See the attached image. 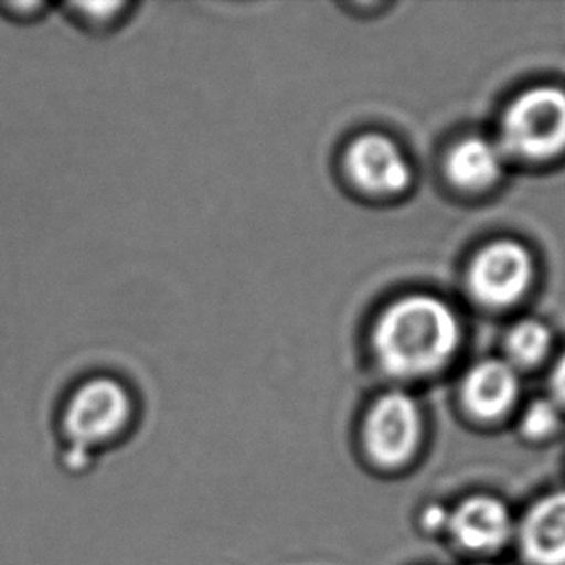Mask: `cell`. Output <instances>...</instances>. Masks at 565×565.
Segmentation results:
<instances>
[{
    "label": "cell",
    "instance_id": "1",
    "mask_svg": "<svg viewBox=\"0 0 565 565\" xmlns=\"http://www.w3.org/2000/svg\"><path fill=\"white\" fill-rule=\"evenodd\" d=\"M459 324L450 307L430 296L399 299L382 315L375 332L376 358L386 373L415 379L450 361Z\"/></svg>",
    "mask_w": 565,
    "mask_h": 565
},
{
    "label": "cell",
    "instance_id": "2",
    "mask_svg": "<svg viewBox=\"0 0 565 565\" xmlns=\"http://www.w3.org/2000/svg\"><path fill=\"white\" fill-rule=\"evenodd\" d=\"M504 146L527 159H544L565 149V92L535 87L505 113Z\"/></svg>",
    "mask_w": 565,
    "mask_h": 565
},
{
    "label": "cell",
    "instance_id": "3",
    "mask_svg": "<svg viewBox=\"0 0 565 565\" xmlns=\"http://www.w3.org/2000/svg\"><path fill=\"white\" fill-rule=\"evenodd\" d=\"M130 415L126 390L115 381L97 379L77 390L66 412V433L77 448L116 435Z\"/></svg>",
    "mask_w": 565,
    "mask_h": 565
},
{
    "label": "cell",
    "instance_id": "4",
    "mask_svg": "<svg viewBox=\"0 0 565 565\" xmlns=\"http://www.w3.org/2000/svg\"><path fill=\"white\" fill-rule=\"evenodd\" d=\"M533 280V259L523 245L497 242L484 247L469 273L475 298L492 307L510 306Z\"/></svg>",
    "mask_w": 565,
    "mask_h": 565
},
{
    "label": "cell",
    "instance_id": "5",
    "mask_svg": "<svg viewBox=\"0 0 565 565\" xmlns=\"http://www.w3.org/2000/svg\"><path fill=\"white\" fill-rule=\"evenodd\" d=\"M420 438V413L412 397L392 392L376 402L369 415L365 440L382 466H399L412 458Z\"/></svg>",
    "mask_w": 565,
    "mask_h": 565
},
{
    "label": "cell",
    "instance_id": "6",
    "mask_svg": "<svg viewBox=\"0 0 565 565\" xmlns=\"http://www.w3.org/2000/svg\"><path fill=\"white\" fill-rule=\"evenodd\" d=\"M345 161L355 184L371 193H399L412 180V169L396 143L375 134L355 139Z\"/></svg>",
    "mask_w": 565,
    "mask_h": 565
},
{
    "label": "cell",
    "instance_id": "7",
    "mask_svg": "<svg viewBox=\"0 0 565 565\" xmlns=\"http://www.w3.org/2000/svg\"><path fill=\"white\" fill-rule=\"evenodd\" d=\"M521 551L533 565H565V492L541 498L521 523Z\"/></svg>",
    "mask_w": 565,
    "mask_h": 565
},
{
    "label": "cell",
    "instance_id": "8",
    "mask_svg": "<svg viewBox=\"0 0 565 565\" xmlns=\"http://www.w3.org/2000/svg\"><path fill=\"white\" fill-rule=\"evenodd\" d=\"M451 533L469 551H497L512 535V518L497 498H469L454 513Z\"/></svg>",
    "mask_w": 565,
    "mask_h": 565
},
{
    "label": "cell",
    "instance_id": "9",
    "mask_svg": "<svg viewBox=\"0 0 565 565\" xmlns=\"http://www.w3.org/2000/svg\"><path fill=\"white\" fill-rule=\"evenodd\" d=\"M520 392V381L512 365L504 361H484L467 376L463 397L481 419H497L512 407Z\"/></svg>",
    "mask_w": 565,
    "mask_h": 565
},
{
    "label": "cell",
    "instance_id": "10",
    "mask_svg": "<svg viewBox=\"0 0 565 565\" xmlns=\"http://www.w3.org/2000/svg\"><path fill=\"white\" fill-rule=\"evenodd\" d=\"M504 154L492 141L471 138L461 141L448 159V174L466 190H482L494 184L502 174Z\"/></svg>",
    "mask_w": 565,
    "mask_h": 565
},
{
    "label": "cell",
    "instance_id": "11",
    "mask_svg": "<svg viewBox=\"0 0 565 565\" xmlns=\"http://www.w3.org/2000/svg\"><path fill=\"white\" fill-rule=\"evenodd\" d=\"M551 350V330L543 322L523 321L508 337V352L521 365H535Z\"/></svg>",
    "mask_w": 565,
    "mask_h": 565
},
{
    "label": "cell",
    "instance_id": "12",
    "mask_svg": "<svg viewBox=\"0 0 565 565\" xmlns=\"http://www.w3.org/2000/svg\"><path fill=\"white\" fill-rule=\"evenodd\" d=\"M521 427L529 438L551 436L559 427L558 405L551 399H536L535 404L529 405Z\"/></svg>",
    "mask_w": 565,
    "mask_h": 565
},
{
    "label": "cell",
    "instance_id": "13",
    "mask_svg": "<svg viewBox=\"0 0 565 565\" xmlns=\"http://www.w3.org/2000/svg\"><path fill=\"white\" fill-rule=\"evenodd\" d=\"M552 388H554V394L558 397V402L565 404V353L559 358L558 365L554 369Z\"/></svg>",
    "mask_w": 565,
    "mask_h": 565
}]
</instances>
